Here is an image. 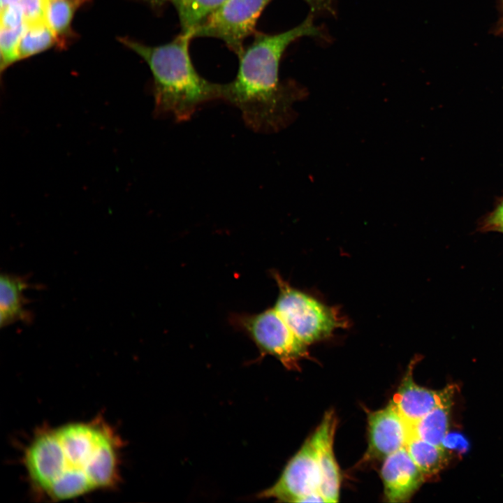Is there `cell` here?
I'll return each instance as SVG.
<instances>
[{
	"instance_id": "1",
	"label": "cell",
	"mask_w": 503,
	"mask_h": 503,
	"mask_svg": "<svg viewBox=\"0 0 503 503\" xmlns=\"http://www.w3.org/2000/svg\"><path fill=\"white\" fill-rule=\"evenodd\" d=\"M121 441L101 419L39 431L24 464L38 493L63 500L114 486L119 476Z\"/></svg>"
},
{
	"instance_id": "2",
	"label": "cell",
	"mask_w": 503,
	"mask_h": 503,
	"mask_svg": "<svg viewBox=\"0 0 503 503\" xmlns=\"http://www.w3.org/2000/svg\"><path fill=\"white\" fill-rule=\"evenodd\" d=\"M320 36L312 15L279 34L256 33L252 44L238 55L235 78L223 84L221 100L238 108L246 125L256 132L270 133L284 129L292 119L293 103L302 94L295 84L280 81L281 59L296 39Z\"/></svg>"
},
{
	"instance_id": "3",
	"label": "cell",
	"mask_w": 503,
	"mask_h": 503,
	"mask_svg": "<svg viewBox=\"0 0 503 503\" xmlns=\"http://www.w3.org/2000/svg\"><path fill=\"white\" fill-rule=\"evenodd\" d=\"M190 33L182 32L170 42L150 46L121 38L119 41L147 64L153 77L154 112L189 120L200 105L221 99L223 84L214 83L196 70L189 54Z\"/></svg>"
},
{
	"instance_id": "4",
	"label": "cell",
	"mask_w": 503,
	"mask_h": 503,
	"mask_svg": "<svg viewBox=\"0 0 503 503\" xmlns=\"http://www.w3.org/2000/svg\"><path fill=\"white\" fill-rule=\"evenodd\" d=\"M274 277L279 287L274 309L306 344L326 339L335 330L347 326L337 308L294 289L278 273Z\"/></svg>"
},
{
	"instance_id": "5",
	"label": "cell",
	"mask_w": 503,
	"mask_h": 503,
	"mask_svg": "<svg viewBox=\"0 0 503 503\" xmlns=\"http://www.w3.org/2000/svg\"><path fill=\"white\" fill-rule=\"evenodd\" d=\"M271 0H226L201 26L193 38L210 37L221 40L238 56L243 42L255 32L257 20Z\"/></svg>"
},
{
	"instance_id": "6",
	"label": "cell",
	"mask_w": 503,
	"mask_h": 503,
	"mask_svg": "<svg viewBox=\"0 0 503 503\" xmlns=\"http://www.w3.org/2000/svg\"><path fill=\"white\" fill-rule=\"evenodd\" d=\"M238 323L262 350L273 355L289 369L298 368V361L308 357L307 344L274 308L240 316Z\"/></svg>"
},
{
	"instance_id": "7",
	"label": "cell",
	"mask_w": 503,
	"mask_h": 503,
	"mask_svg": "<svg viewBox=\"0 0 503 503\" xmlns=\"http://www.w3.org/2000/svg\"><path fill=\"white\" fill-rule=\"evenodd\" d=\"M321 483L316 451L311 437L290 460L277 481L261 493L259 497L300 502L305 496L320 493Z\"/></svg>"
},
{
	"instance_id": "8",
	"label": "cell",
	"mask_w": 503,
	"mask_h": 503,
	"mask_svg": "<svg viewBox=\"0 0 503 503\" xmlns=\"http://www.w3.org/2000/svg\"><path fill=\"white\" fill-rule=\"evenodd\" d=\"M369 443L365 460H384L405 447L411 437V426L391 401L384 409L368 414Z\"/></svg>"
},
{
	"instance_id": "9",
	"label": "cell",
	"mask_w": 503,
	"mask_h": 503,
	"mask_svg": "<svg viewBox=\"0 0 503 503\" xmlns=\"http://www.w3.org/2000/svg\"><path fill=\"white\" fill-rule=\"evenodd\" d=\"M418 358L413 359L391 400L398 411L409 425H413L445 400L453 398L455 386L434 391L421 386L413 379V370Z\"/></svg>"
},
{
	"instance_id": "10",
	"label": "cell",
	"mask_w": 503,
	"mask_h": 503,
	"mask_svg": "<svg viewBox=\"0 0 503 503\" xmlns=\"http://www.w3.org/2000/svg\"><path fill=\"white\" fill-rule=\"evenodd\" d=\"M381 476L386 499L390 502L407 501L425 481V476L403 447L384 460Z\"/></svg>"
},
{
	"instance_id": "11",
	"label": "cell",
	"mask_w": 503,
	"mask_h": 503,
	"mask_svg": "<svg viewBox=\"0 0 503 503\" xmlns=\"http://www.w3.org/2000/svg\"><path fill=\"white\" fill-rule=\"evenodd\" d=\"M335 427V414L329 411L312 435L321 474L319 492L326 502L339 500L340 474L333 449Z\"/></svg>"
},
{
	"instance_id": "12",
	"label": "cell",
	"mask_w": 503,
	"mask_h": 503,
	"mask_svg": "<svg viewBox=\"0 0 503 503\" xmlns=\"http://www.w3.org/2000/svg\"><path fill=\"white\" fill-rule=\"evenodd\" d=\"M29 286L27 279L13 274L0 277V324L6 327L17 321L29 322L31 313L26 309L24 292Z\"/></svg>"
},
{
	"instance_id": "13",
	"label": "cell",
	"mask_w": 503,
	"mask_h": 503,
	"mask_svg": "<svg viewBox=\"0 0 503 503\" xmlns=\"http://www.w3.org/2000/svg\"><path fill=\"white\" fill-rule=\"evenodd\" d=\"M90 0H47L45 20L57 41V48L65 50L76 34L72 28L75 13Z\"/></svg>"
},
{
	"instance_id": "14",
	"label": "cell",
	"mask_w": 503,
	"mask_h": 503,
	"mask_svg": "<svg viewBox=\"0 0 503 503\" xmlns=\"http://www.w3.org/2000/svg\"><path fill=\"white\" fill-rule=\"evenodd\" d=\"M452 404L453 398L445 400L411 425V437L441 446L448 433Z\"/></svg>"
},
{
	"instance_id": "15",
	"label": "cell",
	"mask_w": 503,
	"mask_h": 503,
	"mask_svg": "<svg viewBox=\"0 0 503 503\" xmlns=\"http://www.w3.org/2000/svg\"><path fill=\"white\" fill-rule=\"evenodd\" d=\"M405 447L425 477L437 474L448 463V452L442 446L411 437Z\"/></svg>"
},
{
	"instance_id": "16",
	"label": "cell",
	"mask_w": 503,
	"mask_h": 503,
	"mask_svg": "<svg viewBox=\"0 0 503 503\" xmlns=\"http://www.w3.org/2000/svg\"><path fill=\"white\" fill-rule=\"evenodd\" d=\"M226 0H172L178 14L182 32L191 35ZM193 37V36H192Z\"/></svg>"
},
{
	"instance_id": "17",
	"label": "cell",
	"mask_w": 503,
	"mask_h": 503,
	"mask_svg": "<svg viewBox=\"0 0 503 503\" xmlns=\"http://www.w3.org/2000/svg\"><path fill=\"white\" fill-rule=\"evenodd\" d=\"M57 48L56 38L46 20L26 23L18 46V59L22 60Z\"/></svg>"
},
{
	"instance_id": "18",
	"label": "cell",
	"mask_w": 503,
	"mask_h": 503,
	"mask_svg": "<svg viewBox=\"0 0 503 503\" xmlns=\"http://www.w3.org/2000/svg\"><path fill=\"white\" fill-rule=\"evenodd\" d=\"M24 29V27L17 29H0L1 73L19 61L18 46Z\"/></svg>"
},
{
	"instance_id": "19",
	"label": "cell",
	"mask_w": 503,
	"mask_h": 503,
	"mask_svg": "<svg viewBox=\"0 0 503 503\" xmlns=\"http://www.w3.org/2000/svg\"><path fill=\"white\" fill-rule=\"evenodd\" d=\"M46 1L47 0H22V7L26 23L46 20Z\"/></svg>"
},
{
	"instance_id": "20",
	"label": "cell",
	"mask_w": 503,
	"mask_h": 503,
	"mask_svg": "<svg viewBox=\"0 0 503 503\" xmlns=\"http://www.w3.org/2000/svg\"><path fill=\"white\" fill-rule=\"evenodd\" d=\"M482 229L503 233V200L483 220Z\"/></svg>"
},
{
	"instance_id": "21",
	"label": "cell",
	"mask_w": 503,
	"mask_h": 503,
	"mask_svg": "<svg viewBox=\"0 0 503 503\" xmlns=\"http://www.w3.org/2000/svg\"><path fill=\"white\" fill-rule=\"evenodd\" d=\"M441 446L446 451L451 449L464 452L468 447V442L463 435L459 433H447Z\"/></svg>"
},
{
	"instance_id": "22",
	"label": "cell",
	"mask_w": 503,
	"mask_h": 503,
	"mask_svg": "<svg viewBox=\"0 0 503 503\" xmlns=\"http://www.w3.org/2000/svg\"><path fill=\"white\" fill-rule=\"evenodd\" d=\"M310 7L312 13H333L334 0H304Z\"/></svg>"
},
{
	"instance_id": "23",
	"label": "cell",
	"mask_w": 503,
	"mask_h": 503,
	"mask_svg": "<svg viewBox=\"0 0 503 503\" xmlns=\"http://www.w3.org/2000/svg\"><path fill=\"white\" fill-rule=\"evenodd\" d=\"M147 3L148 5L154 8H159L163 6L168 2H171L172 0H142Z\"/></svg>"
},
{
	"instance_id": "24",
	"label": "cell",
	"mask_w": 503,
	"mask_h": 503,
	"mask_svg": "<svg viewBox=\"0 0 503 503\" xmlns=\"http://www.w3.org/2000/svg\"><path fill=\"white\" fill-rule=\"evenodd\" d=\"M22 0H1V7L22 6Z\"/></svg>"
}]
</instances>
